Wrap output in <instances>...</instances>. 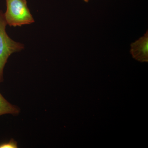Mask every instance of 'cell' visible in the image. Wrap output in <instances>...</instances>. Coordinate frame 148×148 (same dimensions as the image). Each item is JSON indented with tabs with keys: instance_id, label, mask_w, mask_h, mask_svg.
Listing matches in <instances>:
<instances>
[{
	"instance_id": "5b68a950",
	"label": "cell",
	"mask_w": 148,
	"mask_h": 148,
	"mask_svg": "<svg viewBox=\"0 0 148 148\" xmlns=\"http://www.w3.org/2000/svg\"><path fill=\"white\" fill-rule=\"evenodd\" d=\"M18 143L13 139H10L8 142L0 144V148H17Z\"/></svg>"
},
{
	"instance_id": "6da1fadb",
	"label": "cell",
	"mask_w": 148,
	"mask_h": 148,
	"mask_svg": "<svg viewBox=\"0 0 148 148\" xmlns=\"http://www.w3.org/2000/svg\"><path fill=\"white\" fill-rule=\"evenodd\" d=\"M6 10L4 15L10 27H20L35 22L27 0H6Z\"/></svg>"
},
{
	"instance_id": "277c9868",
	"label": "cell",
	"mask_w": 148,
	"mask_h": 148,
	"mask_svg": "<svg viewBox=\"0 0 148 148\" xmlns=\"http://www.w3.org/2000/svg\"><path fill=\"white\" fill-rule=\"evenodd\" d=\"M20 112L21 110L18 106L9 103L0 92V116L7 114L17 116Z\"/></svg>"
},
{
	"instance_id": "8992f818",
	"label": "cell",
	"mask_w": 148,
	"mask_h": 148,
	"mask_svg": "<svg viewBox=\"0 0 148 148\" xmlns=\"http://www.w3.org/2000/svg\"><path fill=\"white\" fill-rule=\"evenodd\" d=\"M83 1L85 2L88 3L89 1V0H83Z\"/></svg>"
},
{
	"instance_id": "7a4b0ae2",
	"label": "cell",
	"mask_w": 148,
	"mask_h": 148,
	"mask_svg": "<svg viewBox=\"0 0 148 148\" xmlns=\"http://www.w3.org/2000/svg\"><path fill=\"white\" fill-rule=\"evenodd\" d=\"M7 23L4 13L0 10V84L4 81V69L10 56L12 53L24 49L25 46L11 38L6 31Z\"/></svg>"
},
{
	"instance_id": "3957f363",
	"label": "cell",
	"mask_w": 148,
	"mask_h": 148,
	"mask_svg": "<svg viewBox=\"0 0 148 148\" xmlns=\"http://www.w3.org/2000/svg\"><path fill=\"white\" fill-rule=\"evenodd\" d=\"M130 53L132 57L140 62L148 60V32L130 45Z\"/></svg>"
}]
</instances>
